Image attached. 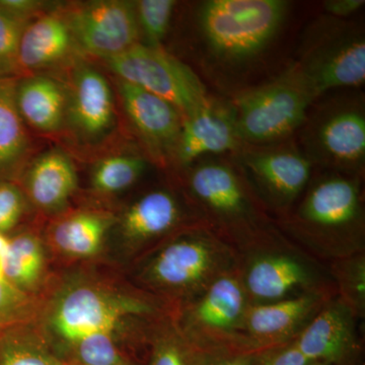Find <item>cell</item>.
Masks as SVG:
<instances>
[{"mask_svg": "<svg viewBox=\"0 0 365 365\" xmlns=\"http://www.w3.org/2000/svg\"><path fill=\"white\" fill-rule=\"evenodd\" d=\"M38 313L35 297L0 279V329L31 321Z\"/></svg>", "mask_w": 365, "mask_h": 365, "instance_id": "obj_33", "label": "cell"}, {"mask_svg": "<svg viewBox=\"0 0 365 365\" xmlns=\"http://www.w3.org/2000/svg\"><path fill=\"white\" fill-rule=\"evenodd\" d=\"M78 50L64 9H49L30 21L21 36L19 76L44 73L74 58Z\"/></svg>", "mask_w": 365, "mask_h": 365, "instance_id": "obj_20", "label": "cell"}, {"mask_svg": "<svg viewBox=\"0 0 365 365\" xmlns=\"http://www.w3.org/2000/svg\"><path fill=\"white\" fill-rule=\"evenodd\" d=\"M24 193L41 212H63L78 187L73 160L61 148H55L30 160L24 170Z\"/></svg>", "mask_w": 365, "mask_h": 365, "instance_id": "obj_21", "label": "cell"}, {"mask_svg": "<svg viewBox=\"0 0 365 365\" xmlns=\"http://www.w3.org/2000/svg\"><path fill=\"white\" fill-rule=\"evenodd\" d=\"M240 254L199 223L182 228L132 264L134 287L177 309L239 267Z\"/></svg>", "mask_w": 365, "mask_h": 365, "instance_id": "obj_4", "label": "cell"}, {"mask_svg": "<svg viewBox=\"0 0 365 365\" xmlns=\"http://www.w3.org/2000/svg\"><path fill=\"white\" fill-rule=\"evenodd\" d=\"M264 348L218 347L201 349L198 365H252Z\"/></svg>", "mask_w": 365, "mask_h": 365, "instance_id": "obj_35", "label": "cell"}, {"mask_svg": "<svg viewBox=\"0 0 365 365\" xmlns=\"http://www.w3.org/2000/svg\"><path fill=\"white\" fill-rule=\"evenodd\" d=\"M309 365H329V364H321V362H313V364H309Z\"/></svg>", "mask_w": 365, "mask_h": 365, "instance_id": "obj_41", "label": "cell"}, {"mask_svg": "<svg viewBox=\"0 0 365 365\" xmlns=\"http://www.w3.org/2000/svg\"><path fill=\"white\" fill-rule=\"evenodd\" d=\"M173 313L174 307L132 283L115 287L96 278L76 277L53 295L45 324L49 336L66 350L95 334L121 337L124 330L145 347L151 328Z\"/></svg>", "mask_w": 365, "mask_h": 365, "instance_id": "obj_1", "label": "cell"}, {"mask_svg": "<svg viewBox=\"0 0 365 365\" xmlns=\"http://www.w3.org/2000/svg\"><path fill=\"white\" fill-rule=\"evenodd\" d=\"M330 299L307 294L269 304H250L245 316V337L260 348L290 342Z\"/></svg>", "mask_w": 365, "mask_h": 365, "instance_id": "obj_19", "label": "cell"}, {"mask_svg": "<svg viewBox=\"0 0 365 365\" xmlns=\"http://www.w3.org/2000/svg\"><path fill=\"white\" fill-rule=\"evenodd\" d=\"M289 6L283 0L199 2L194 11V29L205 60L227 71L248 66L278 37Z\"/></svg>", "mask_w": 365, "mask_h": 365, "instance_id": "obj_5", "label": "cell"}, {"mask_svg": "<svg viewBox=\"0 0 365 365\" xmlns=\"http://www.w3.org/2000/svg\"><path fill=\"white\" fill-rule=\"evenodd\" d=\"M360 319L337 297L327 300L318 314L294 339L309 364L361 365Z\"/></svg>", "mask_w": 365, "mask_h": 365, "instance_id": "obj_16", "label": "cell"}, {"mask_svg": "<svg viewBox=\"0 0 365 365\" xmlns=\"http://www.w3.org/2000/svg\"><path fill=\"white\" fill-rule=\"evenodd\" d=\"M199 223L202 222L177 184L143 192L118 216L114 227L120 253L132 265L170 235Z\"/></svg>", "mask_w": 365, "mask_h": 365, "instance_id": "obj_13", "label": "cell"}, {"mask_svg": "<svg viewBox=\"0 0 365 365\" xmlns=\"http://www.w3.org/2000/svg\"><path fill=\"white\" fill-rule=\"evenodd\" d=\"M273 220L297 203L314 175V167L294 141L249 145L230 155Z\"/></svg>", "mask_w": 365, "mask_h": 365, "instance_id": "obj_11", "label": "cell"}, {"mask_svg": "<svg viewBox=\"0 0 365 365\" xmlns=\"http://www.w3.org/2000/svg\"><path fill=\"white\" fill-rule=\"evenodd\" d=\"M288 68L317 101L328 91L356 90L365 81L364 30L347 20L319 16L307 29L297 61Z\"/></svg>", "mask_w": 365, "mask_h": 365, "instance_id": "obj_7", "label": "cell"}, {"mask_svg": "<svg viewBox=\"0 0 365 365\" xmlns=\"http://www.w3.org/2000/svg\"><path fill=\"white\" fill-rule=\"evenodd\" d=\"M116 220L105 211L78 209L59 216L50 227L48 239L61 256L86 260L102 252Z\"/></svg>", "mask_w": 365, "mask_h": 365, "instance_id": "obj_23", "label": "cell"}, {"mask_svg": "<svg viewBox=\"0 0 365 365\" xmlns=\"http://www.w3.org/2000/svg\"><path fill=\"white\" fill-rule=\"evenodd\" d=\"M249 306L239 270L235 269L175 309L173 319L182 335L199 349L260 348L244 335L245 316Z\"/></svg>", "mask_w": 365, "mask_h": 365, "instance_id": "obj_10", "label": "cell"}, {"mask_svg": "<svg viewBox=\"0 0 365 365\" xmlns=\"http://www.w3.org/2000/svg\"><path fill=\"white\" fill-rule=\"evenodd\" d=\"M179 173L178 185L199 220L237 253L279 232L232 158H202Z\"/></svg>", "mask_w": 365, "mask_h": 365, "instance_id": "obj_3", "label": "cell"}, {"mask_svg": "<svg viewBox=\"0 0 365 365\" xmlns=\"http://www.w3.org/2000/svg\"><path fill=\"white\" fill-rule=\"evenodd\" d=\"M103 62L115 78L163 98L184 119L202 109L210 98L195 72L163 48L139 43Z\"/></svg>", "mask_w": 365, "mask_h": 365, "instance_id": "obj_12", "label": "cell"}, {"mask_svg": "<svg viewBox=\"0 0 365 365\" xmlns=\"http://www.w3.org/2000/svg\"><path fill=\"white\" fill-rule=\"evenodd\" d=\"M141 44L163 48L177 6L174 0H138L134 1Z\"/></svg>", "mask_w": 365, "mask_h": 365, "instance_id": "obj_31", "label": "cell"}, {"mask_svg": "<svg viewBox=\"0 0 365 365\" xmlns=\"http://www.w3.org/2000/svg\"><path fill=\"white\" fill-rule=\"evenodd\" d=\"M316 98L290 68L232 101L237 133L244 144L269 145L289 140Z\"/></svg>", "mask_w": 365, "mask_h": 365, "instance_id": "obj_9", "label": "cell"}, {"mask_svg": "<svg viewBox=\"0 0 365 365\" xmlns=\"http://www.w3.org/2000/svg\"><path fill=\"white\" fill-rule=\"evenodd\" d=\"M121 337L112 333H100L79 341L66 350L67 360L73 365H123L130 360L120 346Z\"/></svg>", "mask_w": 365, "mask_h": 365, "instance_id": "obj_30", "label": "cell"}, {"mask_svg": "<svg viewBox=\"0 0 365 365\" xmlns=\"http://www.w3.org/2000/svg\"><path fill=\"white\" fill-rule=\"evenodd\" d=\"M0 279H6V277H4V267H2V260H0Z\"/></svg>", "mask_w": 365, "mask_h": 365, "instance_id": "obj_40", "label": "cell"}, {"mask_svg": "<svg viewBox=\"0 0 365 365\" xmlns=\"http://www.w3.org/2000/svg\"><path fill=\"white\" fill-rule=\"evenodd\" d=\"M361 365H364V364H362Z\"/></svg>", "mask_w": 365, "mask_h": 365, "instance_id": "obj_43", "label": "cell"}, {"mask_svg": "<svg viewBox=\"0 0 365 365\" xmlns=\"http://www.w3.org/2000/svg\"><path fill=\"white\" fill-rule=\"evenodd\" d=\"M364 0H327L323 7L325 14L332 18L347 20L364 6Z\"/></svg>", "mask_w": 365, "mask_h": 365, "instance_id": "obj_38", "label": "cell"}, {"mask_svg": "<svg viewBox=\"0 0 365 365\" xmlns=\"http://www.w3.org/2000/svg\"><path fill=\"white\" fill-rule=\"evenodd\" d=\"M9 239H7L4 234L0 232V260L4 259V255H6L7 248H9Z\"/></svg>", "mask_w": 365, "mask_h": 365, "instance_id": "obj_39", "label": "cell"}, {"mask_svg": "<svg viewBox=\"0 0 365 365\" xmlns=\"http://www.w3.org/2000/svg\"><path fill=\"white\" fill-rule=\"evenodd\" d=\"M0 365H71L35 329L21 327L0 337Z\"/></svg>", "mask_w": 365, "mask_h": 365, "instance_id": "obj_27", "label": "cell"}, {"mask_svg": "<svg viewBox=\"0 0 365 365\" xmlns=\"http://www.w3.org/2000/svg\"><path fill=\"white\" fill-rule=\"evenodd\" d=\"M79 53L101 60L140 43L134 1L97 0L64 9Z\"/></svg>", "mask_w": 365, "mask_h": 365, "instance_id": "obj_14", "label": "cell"}, {"mask_svg": "<svg viewBox=\"0 0 365 365\" xmlns=\"http://www.w3.org/2000/svg\"><path fill=\"white\" fill-rule=\"evenodd\" d=\"M336 297L361 321L365 318V252L328 263Z\"/></svg>", "mask_w": 365, "mask_h": 365, "instance_id": "obj_29", "label": "cell"}, {"mask_svg": "<svg viewBox=\"0 0 365 365\" xmlns=\"http://www.w3.org/2000/svg\"><path fill=\"white\" fill-rule=\"evenodd\" d=\"M299 148L319 170L364 177L365 101L355 90L313 105L299 129Z\"/></svg>", "mask_w": 365, "mask_h": 365, "instance_id": "obj_8", "label": "cell"}, {"mask_svg": "<svg viewBox=\"0 0 365 365\" xmlns=\"http://www.w3.org/2000/svg\"><path fill=\"white\" fill-rule=\"evenodd\" d=\"M29 23L0 7V78H18L19 50Z\"/></svg>", "mask_w": 365, "mask_h": 365, "instance_id": "obj_32", "label": "cell"}, {"mask_svg": "<svg viewBox=\"0 0 365 365\" xmlns=\"http://www.w3.org/2000/svg\"><path fill=\"white\" fill-rule=\"evenodd\" d=\"M237 270L250 304L307 294L336 295L328 264L317 260L280 232L240 254Z\"/></svg>", "mask_w": 365, "mask_h": 365, "instance_id": "obj_6", "label": "cell"}, {"mask_svg": "<svg viewBox=\"0 0 365 365\" xmlns=\"http://www.w3.org/2000/svg\"><path fill=\"white\" fill-rule=\"evenodd\" d=\"M306 357L299 352L294 340L284 344L264 348L257 354L252 365H309Z\"/></svg>", "mask_w": 365, "mask_h": 365, "instance_id": "obj_36", "label": "cell"}, {"mask_svg": "<svg viewBox=\"0 0 365 365\" xmlns=\"http://www.w3.org/2000/svg\"><path fill=\"white\" fill-rule=\"evenodd\" d=\"M71 365H73V364H71ZM123 365H133V364H132V362H130V364H123Z\"/></svg>", "mask_w": 365, "mask_h": 365, "instance_id": "obj_42", "label": "cell"}, {"mask_svg": "<svg viewBox=\"0 0 365 365\" xmlns=\"http://www.w3.org/2000/svg\"><path fill=\"white\" fill-rule=\"evenodd\" d=\"M117 98L134 132L153 160L170 165L182 118L176 107L163 98L116 78Z\"/></svg>", "mask_w": 365, "mask_h": 365, "instance_id": "obj_17", "label": "cell"}, {"mask_svg": "<svg viewBox=\"0 0 365 365\" xmlns=\"http://www.w3.org/2000/svg\"><path fill=\"white\" fill-rule=\"evenodd\" d=\"M362 178L335 170L314 173L297 203L274 220L276 227L325 264L365 252Z\"/></svg>", "mask_w": 365, "mask_h": 365, "instance_id": "obj_2", "label": "cell"}, {"mask_svg": "<svg viewBox=\"0 0 365 365\" xmlns=\"http://www.w3.org/2000/svg\"><path fill=\"white\" fill-rule=\"evenodd\" d=\"M4 277L21 292L35 297L47 271L44 242L35 232H26L9 239L2 259Z\"/></svg>", "mask_w": 365, "mask_h": 365, "instance_id": "obj_25", "label": "cell"}, {"mask_svg": "<svg viewBox=\"0 0 365 365\" xmlns=\"http://www.w3.org/2000/svg\"><path fill=\"white\" fill-rule=\"evenodd\" d=\"M16 103L24 122L34 130L57 134L66 129V83L47 73L16 78Z\"/></svg>", "mask_w": 365, "mask_h": 365, "instance_id": "obj_22", "label": "cell"}, {"mask_svg": "<svg viewBox=\"0 0 365 365\" xmlns=\"http://www.w3.org/2000/svg\"><path fill=\"white\" fill-rule=\"evenodd\" d=\"M71 69L64 130L78 143H100L116 124L114 91L104 74L85 60L76 59Z\"/></svg>", "mask_w": 365, "mask_h": 365, "instance_id": "obj_15", "label": "cell"}, {"mask_svg": "<svg viewBox=\"0 0 365 365\" xmlns=\"http://www.w3.org/2000/svg\"><path fill=\"white\" fill-rule=\"evenodd\" d=\"M16 78H0V180H11L30 163L32 140L16 103Z\"/></svg>", "mask_w": 365, "mask_h": 365, "instance_id": "obj_24", "label": "cell"}, {"mask_svg": "<svg viewBox=\"0 0 365 365\" xmlns=\"http://www.w3.org/2000/svg\"><path fill=\"white\" fill-rule=\"evenodd\" d=\"M148 160L133 153H118L101 158L91 170L90 185L103 196L123 193L145 174Z\"/></svg>", "mask_w": 365, "mask_h": 365, "instance_id": "obj_26", "label": "cell"}, {"mask_svg": "<svg viewBox=\"0 0 365 365\" xmlns=\"http://www.w3.org/2000/svg\"><path fill=\"white\" fill-rule=\"evenodd\" d=\"M145 347L146 365H198L201 352L178 329L173 314L151 328Z\"/></svg>", "mask_w": 365, "mask_h": 365, "instance_id": "obj_28", "label": "cell"}, {"mask_svg": "<svg viewBox=\"0 0 365 365\" xmlns=\"http://www.w3.org/2000/svg\"><path fill=\"white\" fill-rule=\"evenodd\" d=\"M28 199L11 180H0V232L14 230L25 215Z\"/></svg>", "mask_w": 365, "mask_h": 365, "instance_id": "obj_34", "label": "cell"}, {"mask_svg": "<svg viewBox=\"0 0 365 365\" xmlns=\"http://www.w3.org/2000/svg\"><path fill=\"white\" fill-rule=\"evenodd\" d=\"M242 145L232 103L210 98L182 121L170 165L181 172L202 158L234 155Z\"/></svg>", "mask_w": 365, "mask_h": 365, "instance_id": "obj_18", "label": "cell"}, {"mask_svg": "<svg viewBox=\"0 0 365 365\" xmlns=\"http://www.w3.org/2000/svg\"><path fill=\"white\" fill-rule=\"evenodd\" d=\"M49 4L41 0H0V7L16 18L32 21L44 14Z\"/></svg>", "mask_w": 365, "mask_h": 365, "instance_id": "obj_37", "label": "cell"}]
</instances>
